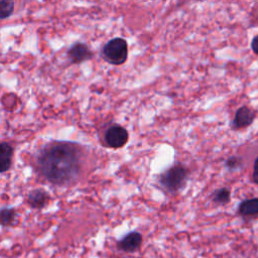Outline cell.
<instances>
[{
    "label": "cell",
    "instance_id": "cell-11",
    "mask_svg": "<svg viewBox=\"0 0 258 258\" xmlns=\"http://www.w3.org/2000/svg\"><path fill=\"white\" fill-rule=\"evenodd\" d=\"M16 212L13 208H2L0 213V221L2 227L13 226L15 223Z\"/></svg>",
    "mask_w": 258,
    "mask_h": 258
},
{
    "label": "cell",
    "instance_id": "cell-2",
    "mask_svg": "<svg viewBox=\"0 0 258 258\" xmlns=\"http://www.w3.org/2000/svg\"><path fill=\"white\" fill-rule=\"evenodd\" d=\"M187 177V168L181 164H175L161 173L158 180L165 190L175 192L185 185Z\"/></svg>",
    "mask_w": 258,
    "mask_h": 258
},
{
    "label": "cell",
    "instance_id": "cell-6",
    "mask_svg": "<svg viewBox=\"0 0 258 258\" xmlns=\"http://www.w3.org/2000/svg\"><path fill=\"white\" fill-rule=\"evenodd\" d=\"M68 56L73 63H80L93 57V52L84 42H75L68 49Z\"/></svg>",
    "mask_w": 258,
    "mask_h": 258
},
{
    "label": "cell",
    "instance_id": "cell-10",
    "mask_svg": "<svg viewBox=\"0 0 258 258\" xmlns=\"http://www.w3.org/2000/svg\"><path fill=\"white\" fill-rule=\"evenodd\" d=\"M238 213L242 217L258 215V198L243 201L238 207Z\"/></svg>",
    "mask_w": 258,
    "mask_h": 258
},
{
    "label": "cell",
    "instance_id": "cell-13",
    "mask_svg": "<svg viewBox=\"0 0 258 258\" xmlns=\"http://www.w3.org/2000/svg\"><path fill=\"white\" fill-rule=\"evenodd\" d=\"M14 11V2L13 1H0V18L5 19L9 17Z\"/></svg>",
    "mask_w": 258,
    "mask_h": 258
},
{
    "label": "cell",
    "instance_id": "cell-1",
    "mask_svg": "<svg viewBox=\"0 0 258 258\" xmlns=\"http://www.w3.org/2000/svg\"><path fill=\"white\" fill-rule=\"evenodd\" d=\"M39 173L49 182L66 185L74 182L81 170V149L69 141L45 144L36 155Z\"/></svg>",
    "mask_w": 258,
    "mask_h": 258
},
{
    "label": "cell",
    "instance_id": "cell-8",
    "mask_svg": "<svg viewBox=\"0 0 258 258\" xmlns=\"http://www.w3.org/2000/svg\"><path fill=\"white\" fill-rule=\"evenodd\" d=\"M49 201L48 194L42 188H35L31 190L27 197L28 205L33 209L44 208Z\"/></svg>",
    "mask_w": 258,
    "mask_h": 258
},
{
    "label": "cell",
    "instance_id": "cell-5",
    "mask_svg": "<svg viewBox=\"0 0 258 258\" xmlns=\"http://www.w3.org/2000/svg\"><path fill=\"white\" fill-rule=\"evenodd\" d=\"M142 241V235L137 231H132L117 241V248L126 253H133L140 249Z\"/></svg>",
    "mask_w": 258,
    "mask_h": 258
},
{
    "label": "cell",
    "instance_id": "cell-15",
    "mask_svg": "<svg viewBox=\"0 0 258 258\" xmlns=\"http://www.w3.org/2000/svg\"><path fill=\"white\" fill-rule=\"evenodd\" d=\"M252 179L255 183L258 184V157L254 161L253 165V173H252Z\"/></svg>",
    "mask_w": 258,
    "mask_h": 258
},
{
    "label": "cell",
    "instance_id": "cell-14",
    "mask_svg": "<svg viewBox=\"0 0 258 258\" xmlns=\"http://www.w3.org/2000/svg\"><path fill=\"white\" fill-rule=\"evenodd\" d=\"M225 164L229 169H236L242 165V159L238 156H231L226 160Z\"/></svg>",
    "mask_w": 258,
    "mask_h": 258
},
{
    "label": "cell",
    "instance_id": "cell-16",
    "mask_svg": "<svg viewBox=\"0 0 258 258\" xmlns=\"http://www.w3.org/2000/svg\"><path fill=\"white\" fill-rule=\"evenodd\" d=\"M251 48H252V50H253L256 54H258V35H256V36L252 39Z\"/></svg>",
    "mask_w": 258,
    "mask_h": 258
},
{
    "label": "cell",
    "instance_id": "cell-4",
    "mask_svg": "<svg viewBox=\"0 0 258 258\" xmlns=\"http://www.w3.org/2000/svg\"><path fill=\"white\" fill-rule=\"evenodd\" d=\"M129 135L127 130L121 125H112L110 126L104 135V140L107 146L111 148H120L123 147L128 141Z\"/></svg>",
    "mask_w": 258,
    "mask_h": 258
},
{
    "label": "cell",
    "instance_id": "cell-9",
    "mask_svg": "<svg viewBox=\"0 0 258 258\" xmlns=\"http://www.w3.org/2000/svg\"><path fill=\"white\" fill-rule=\"evenodd\" d=\"M13 148L7 142H2L0 144V171L6 172L10 169L12 164Z\"/></svg>",
    "mask_w": 258,
    "mask_h": 258
},
{
    "label": "cell",
    "instance_id": "cell-3",
    "mask_svg": "<svg viewBox=\"0 0 258 258\" xmlns=\"http://www.w3.org/2000/svg\"><path fill=\"white\" fill-rule=\"evenodd\" d=\"M103 58L114 66H119L125 62L128 56V44L122 37L110 39L102 48Z\"/></svg>",
    "mask_w": 258,
    "mask_h": 258
},
{
    "label": "cell",
    "instance_id": "cell-12",
    "mask_svg": "<svg viewBox=\"0 0 258 258\" xmlns=\"http://www.w3.org/2000/svg\"><path fill=\"white\" fill-rule=\"evenodd\" d=\"M231 192L228 187H221L214 191L212 199L218 205H225L230 202Z\"/></svg>",
    "mask_w": 258,
    "mask_h": 258
},
{
    "label": "cell",
    "instance_id": "cell-7",
    "mask_svg": "<svg viewBox=\"0 0 258 258\" xmlns=\"http://www.w3.org/2000/svg\"><path fill=\"white\" fill-rule=\"evenodd\" d=\"M254 118H255V113L248 107L242 106L236 111V114L232 123V127L235 129L248 127L253 123Z\"/></svg>",
    "mask_w": 258,
    "mask_h": 258
}]
</instances>
